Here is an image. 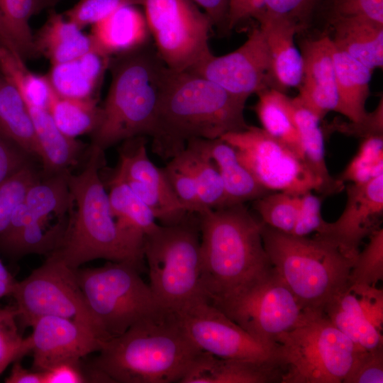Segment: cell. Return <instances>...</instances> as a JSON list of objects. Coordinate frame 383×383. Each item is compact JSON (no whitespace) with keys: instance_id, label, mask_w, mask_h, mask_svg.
<instances>
[{"instance_id":"obj_1","label":"cell","mask_w":383,"mask_h":383,"mask_svg":"<svg viewBox=\"0 0 383 383\" xmlns=\"http://www.w3.org/2000/svg\"><path fill=\"white\" fill-rule=\"evenodd\" d=\"M246 101L196 73L167 67L150 136L152 152L170 160L192 139H216L247 128Z\"/></svg>"},{"instance_id":"obj_2","label":"cell","mask_w":383,"mask_h":383,"mask_svg":"<svg viewBox=\"0 0 383 383\" xmlns=\"http://www.w3.org/2000/svg\"><path fill=\"white\" fill-rule=\"evenodd\" d=\"M89 152L84 170L77 174H68L72 204L62 239L50 255L74 270L99 258L131 262L141 270L143 240L124 231L117 223L99 174L104 150L91 145Z\"/></svg>"},{"instance_id":"obj_3","label":"cell","mask_w":383,"mask_h":383,"mask_svg":"<svg viewBox=\"0 0 383 383\" xmlns=\"http://www.w3.org/2000/svg\"><path fill=\"white\" fill-rule=\"evenodd\" d=\"M199 350L162 309L104 342L89 365L112 383L180 382Z\"/></svg>"},{"instance_id":"obj_4","label":"cell","mask_w":383,"mask_h":383,"mask_svg":"<svg viewBox=\"0 0 383 383\" xmlns=\"http://www.w3.org/2000/svg\"><path fill=\"white\" fill-rule=\"evenodd\" d=\"M201 287L209 302L235 292L273 267L265 250L262 221L243 204L197 214Z\"/></svg>"},{"instance_id":"obj_5","label":"cell","mask_w":383,"mask_h":383,"mask_svg":"<svg viewBox=\"0 0 383 383\" xmlns=\"http://www.w3.org/2000/svg\"><path fill=\"white\" fill-rule=\"evenodd\" d=\"M167 67L153 43L110 57L111 80L92 144L105 150L138 136H150Z\"/></svg>"},{"instance_id":"obj_6","label":"cell","mask_w":383,"mask_h":383,"mask_svg":"<svg viewBox=\"0 0 383 383\" xmlns=\"http://www.w3.org/2000/svg\"><path fill=\"white\" fill-rule=\"evenodd\" d=\"M262 238L272 267L306 309L323 313L327 303L348 286L357 255L331 238L295 236L263 223Z\"/></svg>"},{"instance_id":"obj_7","label":"cell","mask_w":383,"mask_h":383,"mask_svg":"<svg viewBox=\"0 0 383 383\" xmlns=\"http://www.w3.org/2000/svg\"><path fill=\"white\" fill-rule=\"evenodd\" d=\"M143 255L148 265L149 286L161 309L172 311L204 296L197 214L188 213L174 225L159 224L144 236Z\"/></svg>"},{"instance_id":"obj_8","label":"cell","mask_w":383,"mask_h":383,"mask_svg":"<svg viewBox=\"0 0 383 383\" xmlns=\"http://www.w3.org/2000/svg\"><path fill=\"white\" fill-rule=\"evenodd\" d=\"M281 383H341L363 348L316 313L275 339Z\"/></svg>"},{"instance_id":"obj_9","label":"cell","mask_w":383,"mask_h":383,"mask_svg":"<svg viewBox=\"0 0 383 383\" xmlns=\"http://www.w3.org/2000/svg\"><path fill=\"white\" fill-rule=\"evenodd\" d=\"M140 269L128 262H109L94 268L77 269L76 276L87 307L103 338L117 337L158 311Z\"/></svg>"},{"instance_id":"obj_10","label":"cell","mask_w":383,"mask_h":383,"mask_svg":"<svg viewBox=\"0 0 383 383\" xmlns=\"http://www.w3.org/2000/svg\"><path fill=\"white\" fill-rule=\"evenodd\" d=\"M211 304L269 345H276L277 336L318 313L303 306L274 267Z\"/></svg>"},{"instance_id":"obj_11","label":"cell","mask_w":383,"mask_h":383,"mask_svg":"<svg viewBox=\"0 0 383 383\" xmlns=\"http://www.w3.org/2000/svg\"><path fill=\"white\" fill-rule=\"evenodd\" d=\"M142 6L155 48L168 68L189 72L213 55V28L192 0H143Z\"/></svg>"},{"instance_id":"obj_12","label":"cell","mask_w":383,"mask_h":383,"mask_svg":"<svg viewBox=\"0 0 383 383\" xmlns=\"http://www.w3.org/2000/svg\"><path fill=\"white\" fill-rule=\"evenodd\" d=\"M12 296L22 326H30L40 317L60 316L89 327L105 340L87 307L76 270L53 255L47 256L26 278L16 282Z\"/></svg>"},{"instance_id":"obj_13","label":"cell","mask_w":383,"mask_h":383,"mask_svg":"<svg viewBox=\"0 0 383 383\" xmlns=\"http://www.w3.org/2000/svg\"><path fill=\"white\" fill-rule=\"evenodd\" d=\"M221 138L235 148L240 162L267 191L294 196L312 191L324 194L322 182L304 160L263 128L248 126Z\"/></svg>"},{"instance_id":"obj_14","label":"cell","mask_w":383,"mask_h":383,"mask_svg":"<svg viewBox=\"0 0 383 383\" xmlns=\"http://www.w3.org/2000/svg\"><path fill=\"white\" fill-rule=\"evenodd\" d=\"M172 311L189 339L202 352L226 359L277 362V345L254 338L204 296Z\"/></svg>"},{"instance_id":"obj_15","label":"cell","mask_w":383,"mask_h":383,"mask_svg":"<svg viewBox=\"0 0 383 383\" xmlns=\"http://www.w3.org/2000/svg\"><path fill=\"white\" fill-rule=\"evenodd\" d=\"M189 72L245 99L253 94L274 88L270 52L260 26L253 28L245 43L235 50L221 56L213 54Z\"/></svg>"},{"instance_id":"obj_16","label":"cell","mask_w":383,"mask_h":383,"mask_svg":"<svg viewBox=\"0 0 383 383\" xmlns=\"http://www.w3.org/2000/svg\"><path fill=\"white\" fill-rule=\"evenodd\" d=\"M145 136L124 140L114 172L152 211L162 226L174 225L188 213L177 199L162 168L150 159Z\"/></svg>"},{"instance_id":"obj_17","label":"cell","mask_w":383,"mask_h":383,"mask_svg":"<svg viewBox=\"0 0 383 383\" xmlns=\"http://www.w3.org/2000/svg\"><path fill=\"white\" fill-rule=\"evenodd\" d=\"M25 338L26 353L33 355V370L46 371L65 362L79 363L82 357L99 352L105 340L89 327L60 316H45L30 326Z\"/></svg>"},{"instance_id":"obj_18","label":"cell","mask_w":383,"mask_h":383,"mask_svg":"<svg viewBox=\"0 0 383 383\" xmlns=\"http://www.w3.org/2000/svg\"><path fill=\"white\" fill-rule=\"evenodd\" d=\"M346 202L343 211L328 223L326 235L350 252L357 255L362 240L379 228L383 214V174L363 183L345 186Z\"/></svg>"},{"instance_id":"obj_19","label":"cell","mask_w":383,"mask_h":383,"mask_svg":"<svg viewBox=\"0 0 383 383\" xmlns=\"http://www.w3.org/2000/svg\"><path fill=\"white\" fill-rule=\"evenodd\" d=\"M323 313L357 347L366 350L383 347L381 305L350 284L327 303Z\"/></svg>"},{"instance_id":"obj_20","label":"cell","mask_w":383,"mask_h":383,"mask_svg":"<svg viewBox=\"0 0 383 383\" xmlns=\"http://www.w3.org/2000/svg\"><path fill=\"white\" fill-rule=\"evenodd\" d=\"M333 50L331 38L326 35L301 45L303 76L296 98L320 120L335 111L338 105Z\"/></svg>"},{"instance_id":"obj_21","label":"cell","mask_w":383,"mask_h":383,"mask_svg":"<svg viewBox=\"0 0 383 383\" xmlns=\"http://www.w3.org/2000/svg\"><path fill=\"white\" fill-rule=\"evenodd\" d=\"M282 376L274 361L226 359L200 351L179 383H281Z\"/></svg>"},{"instance_id":"obj_22","label":"cell","mask_w":383,"mask_h":383,"mask_svg":"<svg viewBox=\"0 0 383 383\" xmlns=\"http://www.w3.org/2000/svg\"><path fill=\"white\" fill-rule=\"evenodd\" d=\"M267 44L274 88L282 91L299 87L303 76V58L294 44L301 26L287 18L261 15L256 18Z\"/></svg>"},{"instance_id":"obj_23","label":"cell","mask_w":383,"mask_h":383,"mask_svg":"<svg viewBox=\"0 0 383 383\" xmlns=\"http://www.w3.org/2000/svg\"><path fill=\"white\" fill-rule=\"evenodd\" d=\"M89 36L95 51L111 57L148 43L150 34L144 13L128 5L91 25Z\"/></svg>"},{"instance_id":"obj_24","label":"cell","mask_w":383,"mask_h":383,"mask_svg":"<svg viewBox=\"0 0 383 383\" xmlns=\"http://www.w3.org/2000/svg\"><path fill=\"white\" fill-rule=\"evenodd\" d=\"M26 106L33 123L38 158L45 177L70 171L79 163L86 145L64 134L48 109L29 104Z\"/></svg>"},{"instance_id":"obj_25","label":"cell","mask_w":383,"mask_h":383,"mask_svg":"<svg viewBox=\"0 0 383 383\" xmlns=\"http://www.w3.org/2000/svg\"><path fill=\"white\" fill-rule=\"evenodd\" d=\"M334 46L372 71L383 66V23L360 16L333 15Z\"/></svg>"},{"instance_id":"obj_26","label":"cell","mask_w":383,"mask_h":383,"mask_svg":"<svg viewBox=\"0 0 383 383\" xmlns=\"http://www.w3.org/2000/svg\"><path fill=\"white\" fill-rule=\"evenodd\" d=\"M110 57L90 51L74 60L52 65L45 74L59 95L76 99H94L100 88Z\"/></svg>"},{"instance_id":"obj_27","label":"cell","mask_w":383,"mask_h":383,"mask_svg":"<svg viewBox=\"0 0 383 383\" xmlns=\"http://www.w3.org/2000/svg\"><path fill=\"white\" fill-rule=\"evenodd\" d=\"M33 41L38 56H45L52 65L95 51L89 35L83 33L77 25L55 11L50 12L46 21L33 35Z\"/></svg>"},{"instance_id":"obj_28","label":"cell","mask_w":383,"mask_h":383,"mask_svg":"<svg viewBox=\"0 0 383 383\" xmlns=\"http://www.w3.org/2000/svg\"><path fill=\"white\" fill-rule=\"evenodd\" d=\"M333 63L338 94L335 112L350 121L365 120L369 113L365 103L370 95L372 70L335 46Z\"/></svg>"},{"instance_id":"obj_29","label":"cell","mask_w":383,"mask_h":383,"mask_svg":"<svg viewBox=\"0 0 383 383\" xmlns=\"http://www.w3.org/2000/svg\"><path fill=\"white\" fill-rule=\"evenodd\" d=\"M204 145L221 177L227 206L254 201L270 192L240 162L235 148L221 139H203Z\"/></svg>"},{"instance_id":"obj_30","label":"cell","mask_w":383,"mask_h":383,"mask_svg":"<svg viewBox=\"0 0 383 383\" xmlns=\"http://www.w3.org/2000/svg\"><path fill=\"white\" fill-rule=\"evenodd\" d=\"M257 96L254 109L262 128L304 160L292 98L274 88L267 89Z\"/></svg>"},{"instance_id":"obj_31","label":"cell","mask_w":383,"mask_h":383,"mask_svg":"<svg viewBox=\"0 0 383 383\" xmlns=\"http://www.w3.org/2000/svg\"><path fill=\"white\" fill-rule=\"evenodd\" d=\"M294 118L297 127L304 160L322 182L324 195H331L345 189V184L331 176L325 160L324 135L320 119L303 106L296 97L292 98Z\"/></svg>"},{"instance_id":"obj_32","label":"cell","mask_w":383,"mask_h":383,"mask_svg":"<svg viewBox=\"0 0 383 383\" xmlns=\"http://www.w3.org/2000/svg\"><path fill=\"white\" fill-rule=\"evenodd\" d=\"M0 131L31 157L38 158L33 123L18 89L0 72Z\"/></svg>"},{"instance_id":"obj_33","label":"cell","mask_w":383,"mask_h":383,"mask_svg":"<svg viewBox=\"0 0 383 383\" xmlns=\"http://www.w3.org/2000/svg\"><path fill=\"white\" fill-rule=\"evenodd\" d=\"M108 187L111 211L122 229L143 240L145 235L157 227L159 224L150 209L115 172L109 179Z\"/></svg>"},{"instance_id":"obj_34","label":"cell","mask_w":383,"mask_h":383,"mask_svg":"<svg viewBox=\"0 0 383 383\" xmlns=\"http://www.w3.org/2000/svg\"><path fill=\"white\" fill-rule=\"evenodd\" d=\"M48 110L58 128L66 135L93 133L99 125L101 107L97 99L69 98L51 91Z\"/></svg>"},{"instance_id":"obj_35","label":"cell","mask_w":383,"mask_h":383,"mask_svg":"<svg viewBox=\"0 0 383 383\" xmlns=\"http://www.w3.org/2000/svg\"><path fill=\"white\" fill-rule=\"evenodd\" d=\"M70 172L45 177L28 188L23 202L33 220L47 221L52 213L65 218L72 204L67 182Z\"/></svg>"},{"instance_id":"obj_36","label":"cell","mask_w":383,"mask_h":383,"mask_svg":"<svg viewBox=\"0 0 383 383\" xmlns=\"http://www.w3.org/2000/svg\"><path fill=\"white\" fill-rule=\"evenodd\" d=\"M184 152L194 177L203 209L226 206V196L221 177L204 145L203 139L189 140Z\"/></svg>"},{"instance_id":"obj_37","label":"cell","mask_w":383,"mask_h":383,"mask_svg":"<svg viewBox=\"0 0 383 383\" xmlns=\"http://www.w3.org/2000/svg\"><path fill=\"white\" fill-rule=\"evenodd\" d=\"M46 221L33 220L13 234L0 238V249L13 257L36 253L48 256L59 246L67 221L64 218L46 228Z\"/></svg>"},{"instance_id":"obj_38","label":"cell","mask_w":383,"mask_h":383,"mask_svg":"<svg viewBox=\"0 0 383 383\" xmlns=\"http://www.w3.org/2000/svg\"><path fill=\"white\" fill-rule=\"evenodd\" d=\"M0 72L18 89L26 104L48 109L52 87L46 76L30 71L20 54L1 41Z\"/></svg>"},{"instance_id":"obj_39","label":"cell","mask_w":383,"mask_h":383,"mask_svg":"<svg viewBox=\"0 0 383 383\" xmlns=\"http://www.w3.org/2000/svg\"><path fill=\"white\" fill-rule=\"evenodd\" d=\"M36 12L35 0H0V21L23 59L38 56L29 24Z\"/></svg>"},{"instance_id":"obj_40","label":"cell","mask_w":383,"mask_h":383,"mask_svg":"<svg viewBox=\"0 0 383 383\" xmlns=\"http://www.w3.org/2000/svg\"><path fill=\"white\" fill-rule=\"evenodd\" d=\"M253 208L266 225L293 235L299 211V196L270 192L253 201Z\"/></svg>"},{"instance_id":"obj_41","label":"cell","mask_w":383,"mask_h":383,"mask_svg":"<svg viewBox=\"0 0 383 383\" xmlns=\"http://www.w3.org/2000/svg\"><path fill=\"white\" fill-rule=\"evenodd\" d=\"M381 174L383 135H375L362 138L356 155L337 179L344 184L363 183Z\"/></svg>"},{"instance_id":"obj_42","label":"cell","mask_w":383,"mask_h":383,"mask_svg":"<svg viewBox=\"0 0 383 383\" xmlns=\"http://www.w3.org/2000/svg\"><path fill=\"white\" fill-rule=\"evenodd\" d=\"M163 171L183 209L189 213L198 214L204 209L201 205L196 184L184 150L169 160Z\"/></svg>"},{"instance_id":"obj_43","label":"cell","mask_w":383,"mask_h":383,"mask_svg":"<svg viewBox=\"0 0 383 383\" xmlns=\"http://www.w3.org/2000/svg\"><path fill=\"white\" fill-rule=\"evenodd\" d=\"M370 241L358 252L349 276L350 284L375 286L383 279V229L379 228L370 236Z\"/></svg>"},{"instance_id":"obj_44","label":"cell","mask_w":383,"mask_h":383,"mask_svg":"<svg viewBox=\"0 0 383 383\" xmlns=\"http://www.w3.org/2000/svg\"><path fill=\"white\" fill-rule=\"evenodd\" d=\"M38 175L31 162L0 184V235L7 230L14 211Z\"/></svg>"},{"instance_id":"obj_45","label":"cell","mask_w":383,"mask_h":383,"mask_svg":"<svg viewBox=\"0 0 383 383\" xmlns=\"http://www.w3.org/2000/svg\"><path fill=\"white\" fill-rule=\"evenodd\" d=\"M26 354L15 305L0 308V376L7 367Z\"/></svg>"},{"instance_id":"obj_46","label":"cell","mask_w":383,"mask_h":383,"mask_svg":"<svg viewBox=\"0 0 383 383\" xmlns=\"http://www.w3.org/2000/svg\"><path fill=\"white\" fill-rule=\"evenodd\" d=\"M142 4L143 0H79L65 12V17L82 29L101 21L122 6H142Z\"/></svg>"},{"instance_id":"obj_47","label":"cell","mask_w":383,"mask_h":383,"mask_svg":"<svg viewBox=\"0 0 383 383\" xmlns=\"http://www.w3.org/2000/svg\"><path fill=\"white\" fill-rule=\"evenodd\" d=\"M343 383H382L383 347L360 350Z\"/></svg>"},{"instance_id":"obj_48","label":"cell","mask_w":383,"mask_h":383,"mask_svg":"<svg viewBox=\"0 0 383 383\" xmlns=\"http://www.w3.org/2000/svg\"><path fill=\"white\" fill-rule=\"evenodd\" d=\"M321 206V199L312 192L299 196V216L292 235L307 236L313 232L326 233L328 222L322 218Z\"/></svg>"},{"instance_id":"obj_49","label":"cell","mask_w":383,"mask_h":383,"mask_svg":"<svg viewBox=\"0 0 383 383\" xmlns=\"http://www.w3.org/2000/svg\"><path fill=\"white\" fill-rule=\"evenodd\" d=\"M328 128L339 133L365 138L371 135H383V100L379 102L375 110L368 113L367 117L360 122H345L334 121Z\"/></svg>"},{"instance_id":"obj_50","label":"cell","mask_w":383,"mask_h":383,"mask_svg":"<svg viewBox=\"0 0 383 383\" xmlns=\"http://www.w3.org/2000/svg\"><path fill=\"white\" fill-rule=\"evenodd\" d=\"M30 157L0 131V184L31 162Z\"/></svg>"},{"instance_id":"obj_51","label":"cell","mask_w":383,"mask_h":383,"mask_svg":"<svg viewBox=\"0 0 383 383\" xmlns=\"http://www.w3.org/2000/svg\"><path fill=\"white\" fill-rule=\"evenodd\" d=\"M263 1L265 11L261 15L287 18L303 27L304 18L311 11L316 0H263Z\"/></svg>"},{"instance_id":"obj_52","label":"cell","mask_w":383,"mask_h":383,"mask_svg":"<svg viewBox=\"0 0 383 383\" xmlns=\"http://www.w3.org/2000/svg\"><path fill=\"white\" fill-rule=\"evenodd\" d=\"M333 15L365 17L383 23V0H333Z\"/></svg>"},{"instance_id":"obj_53","label":"cell","mask_w":383,"mask_h":383,"mask_svg":"<svg viewBox=\"0 0 383 383\" xmlns=\"http://www.w3.org/2000/svg\"><path fill=\"white\" fill-rule=\"evenodd\" d=\"M43 383H84L89 382L79 363L65 362L42 372Z\"/></svg>"},{"instance_id":"obj_54","label":"cell","mask_w":383,"mask_h":383,"mask_svg":"<svg viewBox=\"0 0 383 383\" xmlns=\"http://www.w3.org/2000/svg\"><path fill=\"white\" fill-rule=\"evenodd\" d=\"M192 1L204 10L212 28L215 27L219 32L223 29L228 30L230 0Z\"/></svg>"},{"instance_id":"obj_55","label":"cell","mask_w":383,"mask_h":383,"mask_svg":"<svg viewBox=\"0 0 383 383\" xmlns=\"http://www.w3.org/2000/svg\"><path fill=\"white\" fill-rule=\"evenodd\" d=\"M6 383H43L42 372L28 370L24 368L20 360L13 362L9 375L5 378Z\"/></svg>"},{"instance_id":"obj_56","label":"cell","mask_w":383,"mask_h":383,"mask_svg":"<svg viewBox=\"0 0 383 383\" xmlns=\"http://www.w3.org/2000/svg\"><path fill=\"white\" fill-rule=\"evenodd\" d=\"M250 0H230L228 30L243 20V13Z\"/></svg>"},{"instance_id":"obj_57","label":"cell","mask_w":383,"mask_h":383,"mask_svg":"<svg viewBox=\"0 0 383 383\" xmlns=\"http://www.w3.org/2000/svg\"><path fill=\"white\" fill-rule=\"evenodd\" d=\"M16 283V282L11 283L0 279V298L12 296Z\"/></svg>"},{"instance_id":"obj_58","label":"cell","mask_w":383,"mask_h":383,"mask_svg":"<svg viewBox=\"0 0 383 383\" xmlns=\"http://www.w3.org/2000/svg\"><path fill=\"white\" fill-rule=\"evenodd\" d=\"M0 40L10 49L17 51V50L16 49L12 41L11 40L8 33H6L1 21H0Z\"/></svg>"},{"instance_id":"obj_59","label":"cell","mask_w":383,"mask_h":383,"mask_svg":"<svg viewBox=\"0 0 383 383\" xmlns=\"http://www.w3.org/2000/svg\"><path fill=\"white\" fill-rule=\"evenodd\" d=\"M0 279L9 282L15 283L16 281L12 277L9 271L6 269L0 259Z\"/></svg>"},{"instance_id":"obj_60","label":"cell","mask_w":383,"mask_h":383,"mask_svg":"<svg viewBox=\"0 0 383 383\" xmlns=\"http://www.w3.org/2000/svg\"><path fill=\"white\" fill-rule=\"evenodd\" d=\"M57 1L59 0H35V6H36V11H38V10L47 6L53 4Z\"/></svg>"},{"instance_id":"obj_61","label":"cell","mask_w":383,"mask_h":383,"mask_svg":"<svg viewBox=\"0 0 383 383\" xmlns=\"http://www.w3.org/2000/svg\"><path fill=\"white\" fill-rule=\"evenodd\" d=\"M1 41V40H0Z\"/></svg>"}]
</instances>
